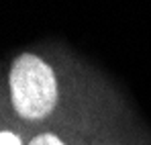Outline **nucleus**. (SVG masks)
<instances>
[{
    "instance_id": "obj_2",
    "label": "nucleus",
    "mask_w": 151,
    "mask_h": 145,
    "mask_svg": "<svg viewBox=\"0 0 151 145\" xmlns=\"http://www.w3.org/2000/svg\"><path fill=\"white\" fill-rule=\"evenodd\" d=\"M29 145H65V143L57 135H53V133H41V135L33 137V141Z\"/></svg>"
},
{
    "instance_id": "obj_3",
    "label": "nucleus",
    "mask_w": 151,
    "mask_h": 145,
    "mask_svg": "<svg viewBox=\"0 0 151 145\" xmlns=\"http://www.w3.org/2000/svg\"><path fill=\"white\" fill-rule=\"evenodd\" d=\"M0 145H23L21 137L10 131H0Z\"/></svg>"
},
{
    "instance_id": "obj_1",
    "label": "nucleus",
    "mask_w": 151,
    "mask_h": 145,
    "mask_svg": "<svg viewBox=\"0 0 151 145\" xmlns=\"http://www.w3.org/2000/svg\"><path fill=\"white\" fill-rule=\"evenodd\" d=\"M8 86L17 115L27 121H41L49 117L57 104L59 92L55 74L39 55H19L12 61Z\"/></svg>"
}]
</instances>
